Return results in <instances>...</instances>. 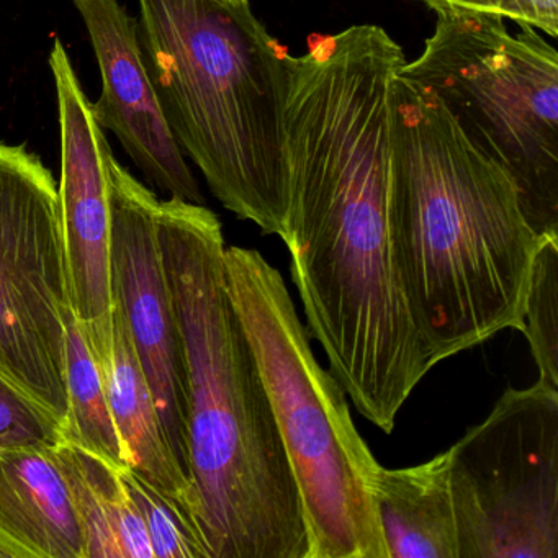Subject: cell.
<instances>
[{
  "instance_id": "12",
  "label": "cell",
  "mask_w": 558,
  "mask_h": 558,
  "mask_svg": "<svg viewBox=\"0 0 558 558\" xmlns=\"http://www.w3.org/2000/svg\"><path fill=\"white\" fill-rule=\"evenodd\" d=\"M99 367L122 440L126 469L174 496L197 519L194 485L169 447L125 319L117 308L113 310L112 351Z\"/></svg>"
},
{
  "instance_id": "17",
  "label": "cell",
  "mask_w": 558,
  "mask_h": 558,
  "mask_svg": "<svg viewBox=\"0 0 558 558\" xmlns=\"http://www.w3.org/2000/svg\"><path fill=\"white\" fill-rule=\"evenodd\" d=\"M119 472L142 515L155 558H214L201 524L187 506L126 466H119Z\"/></svg>"
},
{
  "instance_id": "9",
  "label": "cell",
  "mask_w": 558,
  "mask_h": 558,
  "mask_svg": "<svg viewBox=\"0 0 558 558\" xmlns=\"http://www.w3.org/2000/svg\"><path fill=\"white\" fill-rule=\"evenodd\" d=\"M61 133V225L70 303L97 362L113 344V293L110 269L112 149L94 119L90 102L63 41L51 48Z\"/></svg>"
},
{
  "instance_id": "14",
  "label": "cell",
  "mask_w": 558,
  "mask_h": 558,
  "mask_svg": "<svg viewBox=\"0 0 558 558\" xmlns=\"http://www.w3.org/2000/svg\"><path fill=\"white\" fill-rule=\"evenodd\" d=\"M84 541V558H155L119 466L61 439L51 447Z\"/></svg>"
},
{
  "instance_id": "7",
  "label": "cell",
  "mask_w": 558,
  "mask_h": 558,
  "mask_svg": "<svg viewBox=\"0 0 558 558\" xmlns=\"http://www.w3.org/2000/svg\"><path fill=\"white\" fill-rule=\"evenodd\" d=\"M71 312L53 175L24 146L0 142V375L60 427L68 413Z\"/></svg>"
},
{
  "instance_id": "10",
  "label": "cell",
  "mask_w": 558,
  "mask_h": 558,
  "mask_svg": "<svg viewBox=\"0 0 558 558\" xmlns=\"http://www.w3.org/2000/svg\"><path fill=\"white\" fill-rule=\"evenodd\" d=\"M73 4L89 32L102 76L99 100L90 104L94 119L120 140L143 174L169 197L204 205L146 63L138 21L120 0H73Z\"/></svg>"
},
{
  "instance_id": "15",
  "label": "cell",
  "mask_w": 558,
  "mask_h": 558,
  "mask_svg": "<svg viewBox=\"0 0 558 558\" xmlns=\"http://www.w3.org/2000/svg\"><path fill=\"white\" fill-rule=\"evenodd\" d=\"M64 374L68 413L61 427V439L96 453L113 466H125V453L99 362L73 312L66 322Z\"/></svg>"
},
{
  "instance_id": "3",
  "label": "cell",
  "mask_w": 558,
  "mask_h": 558,
  "mask_svg": "<svg viewBox=\"0 0 558 558\" xmlns=\"http://www.w3.org/2000/svg\"><path fill=\"white\" fill-rule=\"evenodd\" d=\"M140 38L172 135L211 194L283 241L287 60L247 0H138Z\"/></svg>"
},
{
  "instance_id": "13",
  "label": "cell",
  "mask_w": 558,
  "mask_h": 558,
  "mask_svg": "<svg viewBox=\"0 0 558 558\" xmlns=\"http://www.w3.org/2000/svg\"><path fill=\"white\" fill-rule=\"evenodd\" d=\"M375 506L388 558H460L447 450L420 465H380Z\"/></svg>"
},
{
  "instance_id": "6",
  "label": "cell",
  "mask_w": 558,
  "mask_h": 558,
  "mask_svg": "<svg viewBox=\"0 0 558 558\" xmlns=\"http://www.w3.org/2000/svg\"><path fill=\"white\" fill-rule=\"evenodd\" d=\"M447 452L460 558H558V388L509 387Z\"/></svg>"
},
{
  "instance_id": "2",
  "label": "cell",
  "mask_w": 558,
  "mask_h": 558,
  "mask_svg": "<svg viewBox=\"0 0 558 558\" xmlns=\"http://www.w3.org/2000/svg\"><path fill=\"white\" fill-rule=\"evenodd\" d=\"M158 233L187 371L189 475L214 558H306L299 488L225 279L205 205L159 201Z\"/></svg>"
},
{
  "instance_id": "11",
  "label": "cell",
  "mask_w": 558,
  "mask_h": 558,
  "mask_svg": "<svg viewBox=\"0 0 558 558\" xmlns=\"http://www.w3.org/2000/svg\"><path fill=\"white\" fill-rule=\"evenodd\" d=\"M0 558H84V541L51 447L0 449Z\"/></svg>"
},
{
  "instance_id": "8",
  "label": "cell",
  "mask_w": 558,
  "mask_h": 558,
  "mask_svg": "<svg viewBox=\"0 0 558 558\" xmlns=\"http://www.w3.org/2000/svg\"><path fill=\"white\" fill-rule=\"evenodd\" d=\"M110 202L113 306L125 319L169 447L189 475L187 371L159 241V198L113 156Z\"/></svg>"
},
{
  "instance_id": "5",
  "label": "cell",
  "mask_w": 558,
  "mask_h": 558,
  "mask_svg": "<svg viewBox=\"0 0 558 558\" xmlns=\"http://www.w3.org/2000/svg\"><path fill=\"white\" fill-rule=\"evenodd\" d=\"M488 15H437L401 76L433 90L518 187L538 236L558 234V53L544 34Z\"/></svg>"
},
{
  "instance_id": "16",
  "label": "cell",
  "mask_w": 558,
  "mask_h": 558,
  "mask_svg": "<svg viewBox=\"0 0 558 558\" xmlns=\"http://www.w3.org/2000/svg\"><path fill=\"white\" fill-rule=\"evenodd\" d=\"M521 332L537 365L538 380L558 388V234L538 241L525 292Z\"/></svg>"
},
{
  "instance_id": "19",
  "label": "cell",
  "mask_w": 558,
  "mask_h": 558,
  "mask_svg": "<svg viewBox=\"0 0 558 558\" xmlns=\"http://www.w3.org/2000/svg\"><path fill=\"white\" fill-rule=\"evenodd\" d=\"M437 15H488L558 35V0H421Z\"/></svg>"
},
{
  "instance_id": "18",
  "label": "cell",
  "mask_w": 558,
  "mask_h": 558,
  "mask_svg": "<svg viewBox=\"0 0 558 558\" xmlns=\"http://www.w3.org/2000/svg\"><path fill=\"white\" fill-rule=\"evenodd\" d=\"M60 440V424L0 375V449L54 447Z\"/></svg>"
},
{
  "instance_id": "4",
  "label": "cell",
  "mask_w": 558,
  "mask_h": 558,
  "mask_svg": "<svg viewBox=\"0 0 558 558\" xmlns=\"http://www.w3.org/2000/svg\"><path fill=\"white\" fill-rule=\"evenodd\" d=\"M223 260L299 488L306 558H388L375 506L380 463L355 427L344 388L319 365L283 277L256 250L227 246Z\"/></svg>"
},
{
  "instance_id": "1",
  "label": "cell",
  "mask_w": 558,
  "mask_h": 558,
  "mask_svg": "<svg viewBox=\"0 0 558 558\" xmlns=\"http://www.w3.org/2000/svg\"><path fill=\"white\" fill-rule=\"evenodd\" d=\"M391 247L411 318L434 365L522 329L541 236L508 172L483 155L442 100L391 81Z\"/></svg>"
}]
</instances>
